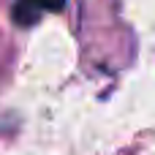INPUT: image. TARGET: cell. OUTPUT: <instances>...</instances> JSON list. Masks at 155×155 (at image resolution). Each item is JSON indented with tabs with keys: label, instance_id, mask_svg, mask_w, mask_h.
<instances>
[{
	"label": "cell",
	"instance_id": "1",
	"mask_svg": "<svg viewBox=\"0 0 155 155\" xmlns=\"http://www.w3.org/2000/svg\"><path fill=\"white\" fill-rule=\"evenodd\" d=\"M25 5H33V11H63L65 0H25Z\"/></svg>",
	"mask_w": 155,
	"mask_h": 155
}]
</instances>
